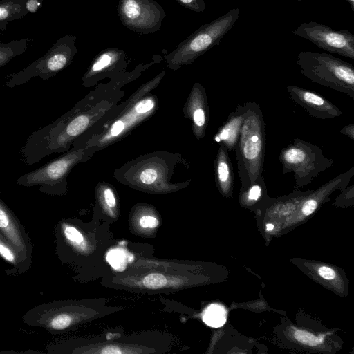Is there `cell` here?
<instances>
[{
	"label": "cell",
	"mask_w": 354,
	"mask_h": 354,
	"mask_svg": "<svg viewBox=\"0 0 354 354\" xmlns=\"http://www.w3.org/2000/svg\"><path fill=\"white\" fill-rule=\"evenodd\" d=\"M0 257L12 268L5 270L8 275H20L22 274L21 261L19 254L8 241V239L0 232Z\"/></svg>",
	"instance_id": "cell-20"
},
{
	"label": "cell",
	"mask_w": 354,
	"mask_h": 354,
	"mask_svg": "<svg viewBox=\"0 0 354 354\" xmlns=\"http://www.w3.org/2000/svg\"><path fill=\"white\" fill-rule=\"evenodd\" d=\"M279 160L283 174H293L297 187L308 185L333 165V160L326 157L319 147L300 138L281 150Z\"/></svg>",
	"instance_id": "cell-7"
},
{
	"label": "cell",
	"mask_w": 354,
	"mask_h": 354,
	"mask_svg": "<svg viewBox=\"0 0 354 354\" xmlns=\"http://www.w3.org/2000/svg\"><path fill=\"white\" fill-rule=\"evenodd\" d=\"M244 120L235 149L241 187L263 178L266 131L262 111L255 102H246Z\"/></svg>",
	"instance_id": "cell-3"
},
{
	"label": "cell",
	"mask_w": 354,
	"mask_h": 354,
	"mask_svg": "<svg viewBox=\"0 0 354 354\" xmlns=\"http://www.w3.org/2000/svg\"><path fill=\"white\" fill-rule=\"evenodd\" d=\"M204 322L212 327H220L226 321V312L223 306L218 304L209 306L203 315Z\"/></svg>",
	"instance_id": "cell-23"
},
{
	"label": "cell",
	"mask_w": 354,
	"mask_h": 354,
	"mask_svg": "<svg viewBox=\"0 0 354 354\" xmlns=\"http://www.w3.org/2000/svg\"><path fill=\"white\" fill-rule=\"evenodd\" d=\"M87 224L77 219L64 218L55 227V250L59 261L75 270L87 266L88 257L97 251V238Z\"/></svg>",
	"instance_id": "cell-6"
},
{
	"label": "cell",
	"mask_w": 354,
	"mask_h": 354,
	"mask_svg": "<svg viewBox=\"0 0 354 354\" xmlns=\"http://www.w3.org/2000/svg\"><path fill=\"white\" fill-rule=\"evenodd\" d=\"M123 308L109 304L105 298L64 299L38 304L22 316L24 324L46 329L52 335L67 333Z\"/></svg>",
	"instance_id": "cell-1"
},
{
	"label": "cell",
	"mask_w": 354,
	"mask_h": 354,
	"mask_svg": "<svg viewBox=\"0 0 354 354\" xmlns=\"http://www.w3.org/2000/svg\"><path fill=\"white\" fill-rule=\"evenodd\" d=\"M266 194V185L263 178L241 187V199L246 203H253L260 201Z\"/></svg>",
	"instance_id": "cell-22"
},
{
	"label": "cell",
	"mask_w": 354,
	"mask_h": 354,
	"mask_svg": "<svg viewBox=\"0 0 354 354\" xmlns=\"http://www.w3.org/2000/svg\"><path fill=\"white\" fill-rule=\"evenodd\" d=\"M273 227H274V225L272 224H271V223L266 225L267 230H271L273 229Z\"/></svg>",
	"instance_id": "cell-33"
},
{
	"label": "cell",
	"mask_w": 354,
	"mask_h": 354,
	"mask_svg": "<svg viewBox=\"0 0 354 354\" xmlns=\"http://www.w3.org/2000/svg\"><path fill=\"white\" fill-rule=\"evenodd\" d=\"M294 337L301 343L310 346H315L319 344L320 342L318 337L306 331L296 330L294 333Z\"/></svg>",
	"instance_id": "cell-25"
},
{
	"label": "cell",
	"mask_w": 354,
	"mask_h": 354,
	"mask_svg": "<svg viewBox=\"0 0 354 354\" xmlns=\"http://www.w3.org/2000/svg\"><path fill=\"white\" fill-rule=\"evenodd\" d=\"M30 39L12 40L8 43L0 42V68L5 66L14 57L22 55L28 50Z\"/></svg>",
	"instance_id": "cell-21"
},
{
	"label": "cell",
	"mask_w": 354,
	"mask_h": 354,
	"mask_svg": "<svg viewBox=\"0 0 354 354\" xmlns=\"http://www.w3.org/2000/svg\"><path fill=\"white\" fill-rule=\"evenodd\" d=\"M158 177V172L156 169H145L140 174L139 178L142 184L145 185H152Z\"/></svg>",
	"instance_id": "cell-26"
},
{
	"label": "cell",
	"mask_w": 354,
	"mask_h": 354,
	"mask_svg": "<svg viewBox=\"0 0 354 354\" xmlns=\"http://www.w3.org/2000/svg\"><path fill=\"white\" fill-rule=\"evenodd\" d=\"M84 150L74 148L44 165L21 176L17 184L23 187L39 185V192L51 196L66 192V177L84 157Z\"/></svg>",
	"instance_id": "cell-9"
},
{
	"label": "cell",
	"mask_w": 354,
	"mask_h": 354,
	"mask_svg": "<svg viewBox=\"0 0 354 354\" xmlns=\"http://www.w3.org/2000/svg\"><path fill=\"white\" fill-rule=\"evenodd\" d=\"M75 41L76 36L73 35L59 38L44 56L13 75L6 85L12 88L25 84L32 77L47 80L53 77L72 62L77 51Z\"/></svg>",
	"instance_id": "cell-8"
},
{
	"label": "cell",
	"mask_w": 354,
	"mask_h": 354,
	"mask_svg": "<svg viewBox=\"0 0 354 354\" xmlns=\"http://www.w3.org/2000/svg\"><path fill=\"white\" fill-rule=\"evenodd\" d=\"M319 274L321 277L326 279H333L335 277V272L331 268L322 266L319 269Z\"/></svg>",
	"instance_id": "cell-30"
},
{
	"label": "cell",
	"mask_w": 354,
	"mask_h": 354,
	"mask_svg": "<svg viewBox=\"0 0 354 354\" xmlns=\"http://www.w3.org/2000/svg\"><path fill=\"white\" fill-rule=\"evenodd\" d=\"M27 0H0V30H5L12 21L25 17Z\"/></svg>",
	"instance_id": "cell-19"
},
{
	"label": "cell",
	"mask_w": 354,
	"mask_h": 354,
	"mask_svg": "<svg viewBox=\"0 0 354 354\" xmlns=\"http://www.w3.org/2000/svg\"><path fill=\"white\" fill-rule=\"evenodd\" d=\"M317 203L311 198H307L301 206V212L305 216L311 214L317 208Z\"/></svg>",
	"instance_id": "cell-28"
},
{
	"label": "cell",
	"mask_w": 354,
	"mask_h": 354,
	"mask_svg": "<svg viewBox=\"0 0 354 354\" xmlns=\"http://www.w3.org/2000/svg\"><path fill=\"white\" fill-rule=\"evenodd\" d=\"M118 12L124 26L144 35L158 31L166 16L163 8L154 0H119Z\"/></svg>",
	"instance_id": "cell-10"
},
{
	"label": "cell",
	"mask_w": 354,
	"mask_h": 354,
	"mask_svg": "<svg viewBox=\"0 0 354 354\" xmlns=\"http://www.w3.org/2000/svg\"><path fill=\"white\" fill-rule=\"evenodd\" d=\"M160 225V217L152 208L140 207L133 210L129 215L131 231L140 236L152 237L157 233Z\"/></svg>",
	"instance_id": "cell-16"
},
{
	"label": "cell",
	"mask_w": 354,
	"mask_h": 354,
	"mask_svg": "<svg viewBox=\"0 0 354 354\" xmlns=\"http://www.w3.org/2000/svg\"><path fill=\"white\" fill-rule=\"evenodd\" d=\"M179 4L195 12H203L206 4L204 0H176Z\"/></svg>",
	"instance_id": "cell-27"
},
{
	"label": "cell",
	"mask_w": 354,
	"mask_h": 354,
	"mask_svg": "<svg viewBox=\"0 0 354 354\" xmlns=\"http://www.w3.org/2000/svg\"><path fill=\"white\" fill-rule=\"evenodd\" d=\"M76 338L50 344L52 354H151L164 353L171 344L168 335L159 332H140L127 335Z\"/></svg>",
	"instance_id": "cell-2"
},
{
	"label": "cell",
	"mask_w": 354,
	"mask_h": 354,
	"mask_svg": "<svg viewBox=\"0 0 354 354\" xmlns=\"http://www.w3.org/2000/svg\"><path fill=\"white\" fill-rule=\"evenodd\" d=\"M346 1L350 5L352 11H354V0H346Z\"/></svg>",
	"instance_id": "cell-32"
},
{
	"label": "cell",
	"mask_w": 354,
	"mask_h": 354,
	"mask_svg": "<svg viewBox=\"0 0 354 354\" xmlns=\"http://www.w3.org/2000/svg\"><path fill=\"white\" fill-rule=\"evenodd\" d=\"M214 176L216 187L225 196L232 195L234 181V169L227 150L220 145L214 160Z\"/></svg>",
	"instance_id": "cell-15"
},
{
	"label": "cell",
	"mask_w": 354,
	"mask_h": 354,
	"mask_svg": "<svg viewBox=\"0 0 354 354\" xmlns=\"http://www.w3.org/2000/svg\"><path fill=\"white\" fill-rule=\"evenodd\" d=\"M297 1H303V0H297Z\"/></svg>",
	"instance_id": "cell-34"
},
{
	"label": "cell",
	"mask_w": 354,
	"mask_h": 354,
	"mask_svg": "<svg viewBox=\"0 0 354 354\" xmlns=\"http://www.w3.org/2000/svg\"><path fill=\"white\" fill-rule=\"evenodd\" d=\"M246 109V103L238 105L214 136V141L223 145L227 151H235Z\"/></svg>",
	"instance_id": "cell-14"
},
{
	"label": "cell",
	"mask_w": 354,
	"mask_h": 354,
	"mask_svg": "<svg viewBox=\"0 0 354 354\" xmlns=\"http://www.w3.org/2000/svg\"><path fill=\"white\" fill-rule=\"evenodd\" d=\"M240 15V9L234 8L216 19L200 26L164 57L169 68L177 69L195 61L212 48L219 44L232 28Z\"/></svg>",
	"instance_id": "cell-5"
},
{
	"label": "cell",
	"mask_w": 354,
	"mask_h": 354,
	"mask_svg": "<svg viewBox=\"0 0 354 354\" xmlns=\"http://www.w3.org/2000/svg\"><path fill=\"white\" fill-rule=\"evenodd\" d=\"M101 201L102 209L104 211L105 214L112 220H117L118 216L117 201L111 189L106 188L104 189Z\"/></svg>",
	"instance_id": "cell-24"
},
{
	"label": "cell",
	"mask_w": 354,
	"mask_h": 354,
	"mask_svg": "<svg viewBox=\"0 0 354 354\" xmlns=\"http://www.w3.org/2000/svg\"><path fill=\"white\" fill-rule=\"evenodd\" d=\"M293 33L326 51L354 59V35L316 21L304 22Z\"/></svg>",
	"instance_id": "cell-11"
},
{
	"label": "cell",
	"mask_w": 354,
	"mask_h": 354,
	"mask_svg": "<svg viewBox=\"0 0 354 354\" xmlns=\"http://www.w3.org/2000/svg\"><path fill=\"white\" fill-rule=\"evenodd\" d=\"M0 279H1V276H0Z\"/></svg>",
	"instance_id": "cell-35"
},
{
	"label": "cell",
	"mask_w": 354,
	"mask_h": 354,
	"mask_svg": "<svg viewBox=\"0 0 354 354\" xmlns=\"http://www.w3.org/2000/svg\"><path fill=\"white\" fill-rule=\"evenodd\" d=\"M299 72L311 82L354 99V67L326 53L301 51L297 56Z\"/></svg>",
	"instance_id": "cell-4"
},
{
	"label": "cell",
	"mask_w": 354,
	"mask_h": 354,
	"mask_svg": "<svg viewBox=\"0 0 354 354\" xmlns=\"http://www.w3.org/2000/svg\"><path fill=\"white\" fill-rule=\"evenodd\" d=\"M286 91L290 100L313 118L332 119L342 114L333 102L315 91L295 85L286 86Z\"/></svg>",
	"instance_id": "cell-13"
},
{
	"label": "cell",
	"mask_w": 354,
	"mask_h": 354,
	"mask_svg": "<svg viewBox=\"0 0 354 354\" xmlns=\"http://www.w3.org/2000/svg\"><path fill=\"white\" fill-rule=\"evenodd\" d=\"M339 132L354 140V125L353 124L344 126Z\"/></svg>",
	"instance_id": "cell-31"
},
{
	"label": "cell",
	"mask_w": 354,
	"mask_h": 354,
	"mask_svg": "<svg viewBox=\"0 0 354 354\" xmlns=\"http://www.w3.org/2000/svg\"><path fill=\"white\" fill-rule=\"evenodd\" d=\"M44 0H27L26 8L28 13H35L42 6Z\"/></svg>",
	"instance_id": "cell-29"
},
{
	"label": "cell",
	"mask_w": 354,
	"mask_h": 354,
	"mask_svg": "<svg viewBox=\"0 0 354 354\" xmlns=\"http://www.w3.org/2000/svg\"><path fill=\"white\" fill-rule=\"evenodd\" d=\"M126 53L118 48H106L101 51L93 60L85 77L109 72L120 66H124Z\"/></svg>",
	"instance_id": "cell-17"
},
{
	"label": "cell",
	"mask_w": 354,
	"mask_h": 354,
	"mask_svg": "<svg viewBox=\"0 0 354 354\" xmlns=\"http://www.w3.org/2000/svg\"><path fill=\"white\" fill-rule=\"evenodd\" d=\"M0 232L19 254L22 274L28 271L32 262L33 245L19 218L1 198Z\"/></svg>",
	"instance_id": "cell-12"
},
{
	"label": "cell",
	"mask_w": 354,
	"mask_h": 354,
	"mask_svg": "<svg viewBox=\"0 0 354 354\" xmlns=\"http://www.w3.org/2000/svg\"><path fill=\"white\" fill-rule=\"evenodd\" d=\"M191 108L194 133L198 138H201L205 135L208 120V106L205 90L198 84L194 88Z\"/></svg>",
	"instance_id": "cell-18"
}]
</instances>
